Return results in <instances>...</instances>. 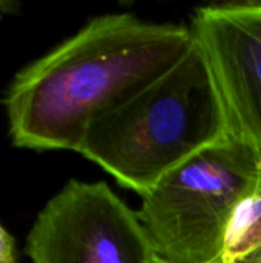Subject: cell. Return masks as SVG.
Listing matches in <instances>:
<instances>
[{"instance_id":"cell-6","label":"cell","mask_w":261,"mask_h":263,"mask_svg":"<svg viewBox=\"0 0 261 263\" xmlns=\"http://www.w3.org/2000/svg\"><path fill=\"white\" fill-rule=\"evenodd\" d=\"M223 263H261V179L232 216Z\"/></svg>"},{"instance_id":"cell-9","label":"cell","mask_w":261,"mask_h":263,"mask_svg":"<svg viewBox=\"0 0 261 263\" xmlns=\"http://www.w3.org/2000/svg\"><path fill=\"white\" fill-rule=\"evenodd\" d=\"M149 263H172V262H169V260H166L165 257H162V256H158V254H155V253H154V256H152V259H151V262Z\"/></svg>"},{"instance_id":"cell-4","label":"cell","mask_w":261,"mask_h":263,"mask_svg":"<svg viewBox=\"0 0 261 263\" xmlns=\"http://www.w3.org/2000/svg\"><path fill=\"white\" fill-rule=\"evenodd\" d=\"M31 263H149L154 248L106 182L69 180L37 216L25 248Z\"/></svg>"},{"instance_id":"cell-1","label":"cell","mask_w":261,"mask_h":263,"mask_svg":"<svg viewBox=\"0 0 261 263\" xmlns=\"http://www.w3.org/2000/svg\"><path fill=\"white\" fill-rule=\"evenodd\" d=\"M191 28L131 12L91 18L77 34L18 71L6 92L17 148L77 151L100 116L128 102L192 48Z\"/></svg>"},{"instance_id":"cell-3","label":"cell","mask_w":261,"mask_h":263,"mask_svg":"<svg viewBox=\"0 0 261 263\" xmlns=\"http://www.w3.org/2000/svg\"><path fill=\"white\" fill-rule=\"evenodd\" d=\"M260 179V157L232 137L169 173L137 213L154 253L172 263H223L232 216Z\"/></svg>"},{"instance_id":"cell-7","label":"cell","mask_w":261,"mask_h":263,"mask_svg":"<svg viewBox=\"0 0 261 263\" xmlns=\"http://www.w3.org/2000/svg\"><path fill=\"white\" fill-rule=\"evenodd\" d=\"M0 263H18L12 237L0 225Z\"/></svg>"},{"instance_id":"cell-2","label":"cell","mask_w":261,"mask_h":263,"mask_svg":"<svg viewBox=\"0 0 261 263\" xmlns=\"http://www.w3.org/2000/svg\"><path fill=\"white\" fill-rule=\"evenodd\" d=\"M228 137L218 94L194 42L175 66L97 117L77 153L145 197L169 173Z\"/></svg>"},{"instance_id":"cell-5","label":"cell","mask_w":261,"mask_h":263,"mask_svg":"<svg viewBox=\"0 0 261 263\" xmlns=\"http://www.w3.org/2000/svg\"><path fill=\"white\" fill-rule=\"evenodd\" d=\"M189 28L218 94L229 137L261 160V2L202 6Z\"/></svg>"},{"instance_id":"cell-8","label":"cell","mask_w":261,"mask_h":263,"mask_svg":"<svg viewBox=\"0 0 261 263\" xmlns=\"http://www.w3.org/2000/svg\"><path fill=\"white\" fill-rule=\"evenodd\" d=\"M17 9H18V3L11 2V0H0V17L11 14L12 11H17Z\"/></svg>"}]
</instances>
